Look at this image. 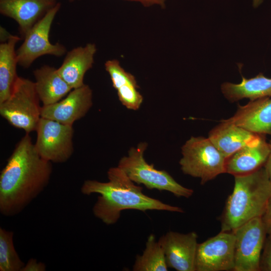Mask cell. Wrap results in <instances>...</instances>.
Wrapping results in <instances>:
<instances>
[{
    "instance_id": "cell-1",
    "label": "cell",
    "mask_w": 271,
    "mask_h": 271,
    "mask_svg": "<svg viewBox=\"0 0 271 271\" xmlns=\"http://www.w3.org/2000/svg\"><path fill=\"white\" fill-rule=\"evenodd\" d=\"M52 171L51 162L40 156L26 133L1 173V213L9 216L21 212L46 187Z\"/></svg>"
},
{
    "instance_id": "cell-2",
    "label": "cell",
    "mask_w": 271,
    "mask_h": 271,
    "mask_svg": "<svg viewBox=\"0 0 271 271\" xmlns=\"http://www.w3.org/2000/svg\"><path fill=\"white\" fill-rule=\"evenodd\" d=\"M107 174L108 182L87 180L81 188L84 195H100L93 207V213L107 225L115 223L124 210L184 212L179 207L164 203L144 194L142 187L131 181L118 166L109 168Z\"/></svg>"
},
{
    "instance_id": "cell-3",
    "label": "cell",
    "mask_w": 271,
    "mask_h": 271,
    "mask_svg": "<svg viewBox=\"0 0 271 271\" xmlns=\"http://www.w3.org/2000/svg\"><path fill=\"white\" fill-rule=\"evenodd\" d=\"M270 195L271 181L264 167L235 176L233 191L220 217L221 231L233 232L250 220L261 217Z\"/></svg>"
},
{
    "instance_id": "cell-4",
    "label": "cell",
    "mask_w": 271,
    "mask_h": 271,
    "mask_svg": "<svg viewBox=\"0 0 271 271\" xmlns=\"http://www.w3.org/2000/svg\"><path fill=\"white\" fill-rule=\"evenodd\" d=\"M147 147V143L141 142L136 147L130 148L128 155L120 159L117 166L134 183L148 189L168 191L177 197H191L192 189L178 183L167 171L157 170L153 164L146 162L144 153Z\"/></svg>"
},
{
    "instance_id": "cell-5",
    "label": "cell",
    "mask_w": 271,
    "mask_h": 271,
    "mask_svg": "<svg viewBox=\"0 0 271 271\" xmlns=\"http://www.w3.org/2000/svg\"><path fill=\"white\" fill-rule=\"evenodd\" d=\"M181 151L182 172L199 178L202 185L226 173V158L208 138L191 137Z\"/></svg>"
},
{
    "instance_id": "cell-6",
    "label": "cell",
    "mask_w": 271,
    "mask_h": 271,
    "mask_svg": "<svg viewBox=\"0 0 271 271\" xmlns=\"http://www.w3.org/2000/svg\"><path fill=\"white\" fill-rule=\"evenodd\" d=\"M40 101L34 82L19 76L10 96L0 103L1 115L29 133L36 131L41 117Z\"/></svg>"
},
{
    "instance_id": "cell-7",
    "label": "cell",
    "mask_w": 271,
    "mask_h": 271,
    "mask_svg": "<svg viewBox=\"0 0 271 271\" xmlns=\"http://www.w3.org/2000/svg\"><path fill=\"white\" fill-rule=\"evenodd\" d=\"M60 7L58 2L26 34L23 43L16 50L19 65L28 68L41 56L60 57L66 54L65 46L60 43L52 44L49 40L51 26Z\"/></svg>"
},
{
    "instance_id": "cell-8",
    "label": "cell",
    "mask_w": 271,
    "mask_h": 271,
    "mask_svg": "<svg viewBox=\"0 0 271 271\" xmlns=\"http://www.w3.org/2000/svg\"><path fill=\"white\" fill-rule=\"evenodd\" d=\"M36 131L35 147L44 159L61 163L71 157L74 151L73 125L41 117Z\"/></svg>"
},
{
    "instance_id": "cell-9",
    "label": "cell",
    "mask_w": 271,
    "mask_h": 271,
    "mask_svg": "<svg viewBox=\"0 0 271 271\" xmlns=\"http://www.w3.org/2000/svg\"><path fill=\"white\" fill-rule=\"evenodd\" d=\"M233 232L235 237L233 271H260L261 255L267 235L261 217L250 220Z\"/></svg>"
},
{
    "instance_id": "cell-10",
    "label": "cell",
    "mask_w": 271,
    "mask_h": 271,
    "mask_svg": "<svg viewBox=\"0 0 271 271\" xmlns=\"http://www.w3.org/2000/svg\"><path fill=\"white\" fill-rule=\"evenodd\" d=\"M235 237L231 231H220L198 243L195 271L234 270Z\"/></svg>"
},
{
    "instance_id": "cell-11",
    "label": "cell",
    "mask_w": 271,
    "mask_h": 271,
    "mask_svg": "<svg viewBox=\"0 0 271 271\" xmlns=\"http://www.w3.org/2000/svg\"><path fill=\"white\" fill-rule=\"evenodd\" d=\"M92 105V91L87 84L73 89L63 99L43 105L41 117L73 125L84 117Z\"/></svg>"
},
{
    "instance_id": "cell-12",
    "label": "cell",
    "mask_w": 271,
    "mask_h": 271,
    "mask_svg": "<svg viewBox=\"0 0 271 271\" xmlns=\"http://www.w3.org/2000/svg\"><path fill=\"white\" fill-rule=\"evenodd\" d=\"M197 238L194 231L184 234L171 231L162 236L158 241L168 267L177 271H195Z\"/></svg>"
},
{
    "instance_id": "cell-13",
    "label": "cell",
    "mask_w": 271,
    "mask_h": 271,
    "mask_svg": "<svg viewBox=\"0 0 271 271\" xmlns=\"http://www.w3.org/2000/svg\"><path fill=\"white\" fill-rule=\"evenodd\" d=\"M58 3L57 0H0V13L15 20L21 38Z\"/></svg>"
},
{
    "instance_id": "cell-14",
    "label": "cell",
    "mask_w": 271,
    "mask_h": 271,
    "mask_svg": "<svg viewBox=\"0 0 271 271\" xmlns=\"http://www.w3.org/2000/svg\"><path fill=\"white\" fill-rule=\"evenodd\" d=\"M265 135L260 137L226 159V173L235 176L251 173L264 167L270 152Z\"/></svg>"
},
{
    "instance_id": "cell-15",
    "label": "cell",
    "mask_w": 271,
    "mask_h": 271,
    "mask_svg": "<svg viewBox=\"0 0 271 271\" xmlns=\"http://www.w3.org/2000/svg\"><path fill=\"white\" fill-rule=\"evenodd\" d=\"M227 119L253 133L271 135V98H261L238 105L235 113Z\"/></svg>"
},
{
    "instance_id": "cell-16",
    "label": "cell",
    "mask_w": 271,
    "mask_h": 271,
    "mask_svg": "<svg viewBox=\"0 0 271 271\" xmlns=\"http://www.w3.org/2000/svg\"><path fill=\"white\" fill-rule=\"evenodd\" d=\"M97 48L94 43H89L78 46L67 52L58 71L67 83L72 88L84 84L85 73L92 68Z\"/></svg>"
},
{
    "instance_id": "cell-17",
    "label": "cell",
    "mask_w": 271,
    "mask_h": 271,
    "mask_svg": "<svg viewBox=\"0 0 271 271\" xmlns=\"http://www.w3.org/2000/svg\"><path fill=\"white\" fill-rule=\"evenodd\" d=\"M260 135L250 132L228 119H223L210 131L208 138L227 159L258 139Z\"/></svg>"
},
{
    "instance_id": "cell-18",
    "label": "cell",
    "mask_w": 271,
    "mask_h": 271,
    "mask_svg": "<svg viewBox=\"0 0 271 271\" xmlns=\"http://www.w3.org/2000/svg\"><path fill=\"white\" fill-rule=\"evenodd\" d=\"M37 93L43 105L61 100L73 89L54 67L45 65L33 71Z\"/></svg>"
},
{
    "instance_id": "cell-19",
    "label": "cell",
    "mask_w": 271,
    "mask_h": 271,
    "mask_svg": "<svg viewBox=\"0 0 271 271\" xmlns=\"http://www.w3.org/2000/svg\"><path fill=\"white\" fill-rule=\"evenodd\" d=\"M238 84L224 82L221 89L225 97L231 102L243 98L250 100L271 96V78L259 73L256 76L247 79L242 76Z\"/></svg>"
},
{
    "instance_id": "cell-20",
    "label": "cell",
    "mask_w": 271,
    "mask_h": 271,
    "mask_svg": "<svg viewBox=\"0 0 271 271\" xmlns=\"http://www.w3.org/2000/svg\"><path fill=\"white\" fill-rule=\"evenodd\" d=\"M21 38L12 35L6 42L0 44V103L11 95L18 78V65L15 47Z\"/></svg>"
},
{
    "instance_id": "cell-21",
    "label": "cell",
    "mask_w": 271,
    "mask_h": 271,
    "mask_svg": "<svg viewBox=\"0 0 271 271\" xmlns=\"http://www.w3.org/2000/svg\"><path fill=\"white\" fill-rule=\"evenodd\" d=\"M168 266L162 247L155 235L148 237L142 255H138L133 265V271H167Z\"/></svg>"
},
{
    "instance_id": "cell-22",
    "label": "cell",
    "mask_w": 271,
    "mask_h": 271,
    "mask_svg": "<svg viewBox=\"0 0 271 271\" xmlns=\"http://www.w3.org/2000/svg\"><path fill=\"white\" fill-rule=\"evenodd\" d=\"M13 235V232L0 228L1 271H21L25 265L15 250Z\"/></svg>"
},
{
    "instance_id": "cell-23",
    "label": "cell",
    "mask_w": 271,
    "mask_h": 271,
    "mask_svg": "<svg viewBox=\"0 0 271 271\" xmlns=\"http://www.w3.org/2000/svg\"><path fill=\"white\" fill-rule=\"evenodd\" d=\"M104 66L115 89L127 84L138 85L134 76L126 71L117 60H108L105 62Z\"/></svg>"
},
{
    "instance_id": "cell-24",
    "label": "cell",
    "mask_w": 271,
    "mask_h": 271,
    "mask_svg": "<svg viewBox=\"0 0 271 271\" xmlns=\"http://www.w3.org/2000/svg\"><path fill=\"white\" fill-rule=\"evenodd\" d=\"M139 88L138 85L130 84L123 85L116 90L119 101L128 109L138 110L143 103V97L138 90Z\"/></svg>"
},
{
    "instance_id": "cell-25",
    "label": "cell",
    "mask_w": 271,
    "mask_h": 271,
    "mask_svg": "<svg viewBox=\"0 0 271 271\" xmlns=\"http://www.w3.org/2000/svg\"><path fill=\"white\" fill-rule=\"evenodd\" d=\"M260 271H271V233L267 235L262 249Z\"/></svg>"
},
{
    "instance_id": "cell-26",
    "label": "cell",
    "mask_w": 271,
    "mask_h": 271,
    "mask_svg": "<svg viewBox=\"0 0 271 271\" xmlns=\"http://www.w3.org/2000/svg\"><path fill=\"white\" fill-rule=\"evenodd\" d=\"M267 234L271 233V195L267 201L265 211L261 217Z\"/></svg>"
},
{
    "instance_id": "cell-27",
    "label": "cell",
    "mask_w": 271,
    "mask_h": 271,
    "mask_svg": "<svg viewBox=\"0 0 271 271\" xmlns=\"http://www.w3.org/2000/svg\"><path fill=\"white\" fill-rule=\"evenodd\" d=\"M46 265L41 262H38L34 258L30 259L22 268L21 271H44Z\"/></svg>"
},
{
    "instance_id": "cell-28",
    "label": "cell",
    "mask_w": 271,
    "mask_h": 271,
    "mask_svg": "<svg viewBox=\"0 0 271 271\" xmlns=\"http://www.w3.org/2000/svg\"><path fill=\"white\" fill-rule=\"evenodd\" d=\"M141 3L144 6L148 7L153 5H159L162 7L165 6L166 0H128Z\"/></svg>"
},
{
    "instance_id": "cell-29",
    "label": "cell",
    "mask_w": 271,
    "mask_h": 271,
    "mask_svg": "<svg viewBox=\"0 0 271 271\" xmlns=\"http://www.w3.org/2000/svg\"><path fill=\"white\" fill-rule=\"evenodd\" d=\"M268 143L270 147V152L264 167L271 181V140Z\"/></svg>"
},
{
    "instance_id": "cell-30",
    "label": "cell",
    "mask_w": 271,
    "mask_h": 271,
    "mask_svg": "<svg viewBox=\"0 0 271 271\" xmlns=\"http://www.w3.org/2000/svg\"><path fill=\"white\" fill-rule=\"evenodd\" d=\"M1 30V43L7 41L12 35L9 34L4 28L0 27Z\"/></svg>"
},
{
    "instance_id": "cell-31",
    "label": "cell",
    "mask_w": 271,
    "mask_h": 271,
    "mask_svg": "<svg viewBox=\"0 0 271 271\" xmlns=\"http://www.w3.org/2000/svg\"><path fill=\"white\" fill-rule=\"evenodd\" d=\"M263 0H252L253 6L254 8L258 7L263 2Z\"/></svg>"
},
{
    "instance_id": "cell-32",
    "label": "cell",
    "mask_w": 271,
    "mask_h": 271,
    "mask_svg": "<svg viewBox=\"0 0 271 271\" xmlns=\"http://www.w3.org/2000/svg\"><path fill=\"white\" fill-rule=\"evenodd\" d=\"M70 1H75V0H70Z\"/></svg>"
}]
</instances>
